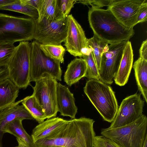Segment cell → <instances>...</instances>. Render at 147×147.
I'll use <instances>...</instances> for the list:
<instances>
[{
    "instance_id": "obj_21",
    "label": "cell",
    "mask_w": 147,
    "mask_h": 147,
    "mask_svg": "<svg viewBox=\"0 0 147 147\" xmlns=\"http://www.w3.org/2000/svg\"><path fill=\"white\" fill-rule=\"evenodd\" d=\"M19 89L9 78L0 84V109L15 102Z\"/></svg>"
},
{
    "instance_id": "obj_4",
    "label": "cell",
    "mask_w": 147,
    "mask_h": 147,
    "mask_svg": "<svg viewBox=\"0 0 147 147\" xmlns=\"http://www.w3.org/2000/svg\"><path fill=\"white\" fill-rule=\"evenodd\" d=\"M147 118L143 115L134 122L115 128L101 130L102 135L114 141L120 147H143L147 136Z\"/></svg>"
},
{
    "instance_id": "obj_42",
    "label": "cell",
    "mask_w": 147,
    "mask_h": 147,
    "mask_svg": "<svg viewBox=\"0 0 147 147\" xmlns=\"http://www.w3.org/2000/svg\"></svg>"
},
{
    "instance_id": "obj_34",
    "label": "cell",
    "mask_w": 147,
    "mask_h": 147,
    "mask_svg": "<svg viewBox=\"0 0 147 147\" xmlns=\"http://www.w3.org/2000/svg\"><path fill=\"white\" fill-rule=\"evenodd\" d=\"M8 78V71L7 66L0 67V84Z\"/></svg>"
},
{
    "instance_id": "obj_26",
    "label": "cell",
    "mask_w": 147,
    "mask_h": 147,
    "mask_svg": "<svg viewBox=\"0 0 147 147\" xmlns=\"http://www.w3.org/2000/svg\"><path fill=\"white\" fill-rule=\"evenodd\" d=\"M40 47L44 53L49 58L63 63L65 49L61 45H43Z\"/></svg>"
},
{
    "instance_id": "obj_18",
    "label": "cell",
    "mask_w": 147,
    "mask_h": 147,
    "mask_svg": "<svg viewBox=\"0 0 147 147\" xmlns=\"http://www.w3.org/2000/svg\"><path fill=\"white\" fill-rule=\"evenodd\" d=\"M23 120L17 118L8 123L5 128L4 133H8L15 136L19 147H37L32 136L24 129L22 123Z\"/></svg>"
},
{
    "instance_id": "obj_41",
    "label": "cell",
    "mask_w": 147,
    "mask_h": 147,
    "mask_svg": "<svg viewBox=\"0 0 147 147\" xmlns=\"http://www.w3.org/2000/svg\"><path fill=\"white\" fill-rule=\"evenodd\" d=\"M15 147H19L18 146H16Z\"/></svg>"
},
{
    "instance_id": "obj_5",
    "label": "cell",
    "mask_w": 147,
    "mask_h": 147,
    "mask_svg": "<svg viewBox=\"0 0 147 147\" xmlns=\"http://www.w3.org/2000/svg\"><path fill=\"white\" fill-rule=\"evenodd\" d=\"M34 22L31 18L0 13V43L13 44L34 39Z\"/></svg>"
},
{
    "instance_id": "obj_38",
    "label": "cell",
    "mask_w": 147,
    "mask_h": 147,
    "mask_svg": "<svg viewBox=\"0 0 147 147\" xmlns=\"http://www.w3.org/2000/svg\"><path fill=\"white\" fill-rule=\"evenodd\" d=\"M143 147H147V136L145 138L143 144Z\"/></svg>"
},
{
    "instance_id": "obj_19",
    "label": "cell",
    "mask_w": 147,
    "mask_h": 147,
    "mask_svg": "<svg viewBox=\"0 0 147 147\" xmlns=\"http://www.w3.org/2000/svg\"><path fill=\"white\" fill-rule=\"evenodd\" d=\"M87 69L86 63L84 59L75 58L67 66L64 76V82L71 86L85 77Z\"/></svg>"
},
{
    "instance_id": "obj_16",
    "label": "cell",
    "mask_w": 147,
    "mask_h": 147,
    "mask_svg": "<svg viewBox=\"0 0 147 147\" xmlns=\"http://www.w3.org/2000/svg\"><path fill=\"white\" fill-rule=\"evenodd\" d=\"M133 56L131 42L128 41L123 51L118 69L114 79L117 85L123 86L127 83L133 66Z\"/></svg>"
},
{
    "instance_id": "obj_36",
    "label": "cell",
    "mask_w": 147,
    "mask_h": 147,
    "mask_svg": "<svg viewBox=\"0 0 147 147\" xmlns=\"http://www.w3.org/2000/svg\"><path fill=\"white\" fill-rule=\"evenodd\" d=\"M92 52V49L88 45L82 48L81 50V53L83 57L84 55H88Z\"/></svg>"
},
{
    "instance_id": "obj_13",
    "label": "cell",
    "mask_w": 147,
    "mask_h": 147,
    "mask_svg": "<svg viewBox=\"0 0 147 147\" xmlns=\"http://www.w3.org/2000/svg\"><path fill=\"white\" fill-rule=\"evenodd\" d=\"M67 30L64 41L66 50L74 57H83L82 48L87 45L88 39L80 24L71 15L67 17Z\"/></svg>"
},
{
    "instance_id": "obj_20",
    "label": "cell",
    "mask_w": 147,
    "mask_h": 147,
    "mask_svg": "<svg viewBox=\"0 0 147 147\" xmlns=\"http://www.w3.org/2000/svg\"><path fill=\"white\" fill-rule=\"evenodd\" d=\"M138 90L147 102V61L140 57L132 66Z\"/></svg>"
},
{
    "instance_id": "obj_27",
    "label": "cell",
    "mask_w": 147,
    "mask_h": 147,
    "mask_svg": "<svg viewBox=\"0 0 147 147\" xmlns=\"http://www.w3.org/2000/svg\"><path fill=\"white\" fill-rule=\"evenodd\" d=\"M76 0H56L55 20L67 18L75 3Z\"/></svg>"
},
{
    "instance_id": "obj_31",
    "label": "cell",
    "mask_w": 147,
    "mask_h": 147,
    "mask_svg": "<svg viewBox=\"0 0 147 147\" xmlns=\"http://www.w3.org/2000/svg\"><path fill=\"white\" fill-rule=\"evenodd\" d=\"M117 0H76L75 3H80L86 5H90L92 7L100 8V7L104 6L109 7L116 2Z\"/></svg>"
},
{
    "instance_id": "obj_11",
    "label": "cell",
    "mask_w": 147,
    "mask_h": 147,
    "mask_svg": "<svg viewBox=\"0 0 147 147\" xmlns=\"http://www.w3.org/2000/svg\"><path fill=\"white\" fill-rule=\"evenodd\" d=\"M144 101L137 93L129 96L122 101L115 118L109 127L115 128L135 121L143 114Z\"/></svg>"
},
{
    "instance_id": "obj_8",
    "label": "cell",
    "mask_w": 147,
    "mask_h": 147,
    "mask_svg": "<svg viewBox=\"0 0 147 147\" xmlns=\"http://www.w3.org/2000/svg\"><path fill=\"white\" fill-rule=\"evenodd\" d=\"M127 41L108 44L105 47L99 70V80L103 83L111 84L113 82Z\"/></svg>"
},
{
    "instance_id": "obj_9",
    "label": "cell",
    "mask_w": 147,
    "mask_h": 147,
    "mask_svg": "<svg viewBox=\"0 0 147 147\" xmlns=\"http://www.w3.org/2000/svg\"><path fill=\"white\" fill-rule=\"evenodd\" d=\"M34 22V39L43 45H60L64 42L67 30V17L49 22Z\"/></svg>"
},
{
    "instance_id": "obj_23",
    "label": "cell",
    "mask_w": 147,
    "mask_h": 147,
    "mask_svg": "<svg viewBox=\"0 0 147 147\" xmlns=\"http://www.w3.org/2000/svg\"><path fill=\"white\" fill-rule=\"evenodd\" d=\"M56 0H40L37 9L38 13V22L42 20L50 22L55 20Z\"/></svg>"
},
{
    "instance_id": "obj_2",
    "label": "cell",
    "mask_w": 147,
    "mask_h": 147,
    "mask_svg": "<svg viewBox=\"0 0 147 147\" xmlns=\"http://www.w3.org/2000/svg\"><path fill=\"white\" fill-rule=\"evenodd\" d=\"M88 16L94 35L109 44L129 41L134 34L133 28L123 25L108 8L105 9L92 7Z\"/></svg>"
},
{
    "instance_id": "obj_37",
    "label": "cell",
    "mask_w": 147,
    "mask_h": 147,
    "mask_svg": "<svg viewBox=\"0 0 147 147\" xmlns=\"http://www.w3.org/2000/svg\"><path fill=\"white\" fill-rule=\"evenodd\" d=\"M16 0H0V7L13 3Z\"/></svg>"
},
{
    "instance_id": "obj_17",
    "label": "cell",
    "mask_w": 147,
    "mask_h": 147,
    "mask_svg": "<svg viewBox=\"0 0 147 147\" xmlns=\"http://www.w3.org/2000/svg\"><path fill=\"white\" fill-rule=\"evenodd\" d=\"M68 121L57 117L47 119L39 124L33 129L31 135L34 142L48 136Z\"/></svg>"
},
{
    "instance_id": "obj_15",
    "label": "cell",
    "mask_w": 147,
    "mask_h": 147,
    "mask_svg": "<svg viewBox=\"0 0 147 147\" xmlns=\"http://www.w3.org/2000/svg\"><path fill=\"white\" fill-rule=\"evenodd\" d=\"M56 99L58 111L61 115L75 118L78 108L75 104L73 94L67 87L59 82L57 84Z\"/></svg>"
},
{
    "instance_id": "obj_28",
    "label": "cell",
    "mask_w": 147,
    "mask_h": 147,
    "mask_svg": "<svg viewBox=\"0 0 147 147\" xmlns=\"http://www.w3.org/2000/svg\"><path fill=\"white\" fill-rule=\"evenodd\" d=\"M83 57L86 61L87 65L86 72L85 77L90 79L100 80L99 71L92 52L88 55L83 56Z\"/></svg>"
},
{
    "instance_id": "obj_22",
    "label": "cell",
    "mask_w": 147,
    "mask_h": 147,
    "mask_svg": "<svg viewBox=\"0 0 147 147\" xmlns=\"http://www.w3.org/2000/svg\"><path fill=\"white\" fill-rule=\"evenodd\" d=\"M22 105L39 124L47 119L45 113L34 97L32 95L23 99Z\"/></svg>"
},
{
    "instance_id": "obj_12",
    "label": "cell",
    "mask_w": 147,
    "mask_h": 147,
    "mask_svg": "<svg viewBox=\"0 0 147 147\" xmlns=\"http://www.w3.org/2000/svg\"><path fill=\"white\" fill-rule=\"evenodd\" d=\"M146 0H117L108 7L118 20L125 27L133 28L141 5Z\"/></svg>"
},
{
    "instance_id": "obj_7",
    "label": "cell",
    "mask_w": 147,
    "mask_h": 147,
    "mask_svg": "<svg viewBox=\"0 0 147 147\" xmlns=\"http://www.w3.org/2000/svg\"><path fill=\"white\" fill-rule=\"evenodd\" d=\"M31 43L20 42L7 65L9 79L19 89L30 85V57Z\"/></svg>"
},
{
    "instance_id": "obj_3",
    "label": "cell",
    "mask_w": 147,
    "mask_h": 147,
    "mask_svg": "<svg viewBox=\"0 0 147 147\" xmlns=\"http://www.w3.org/2000/svg\"><path fill=\"white\" fill-rule=\"evenodd\" d=\"M84 91L103 119L111 123L118 108L112 88L100 80L90 79L87 81Z\"/></svg>"
},
{
    "instance_id": "obj_14",
    "label": "cell",
    "mask_w": 147,
    "mask_h": 147,
    "mask_svg": "<svg viewBox=\"0 0 147 147\" xmlns=\"http://www.w3.org/2000/svg\"><path fill=\"white\" fill-rule=\"evenodd\" d=\"M23 99L0 109V147H3L2 139L6 125L14 119L21 118L24 119H32L34 118L23 105L19 104Z\"/></svg>"
},
{
    "instance_id": "obj_10",
    "label": "cell",
    "mask_w": 147,
    "mask_h": 147,
    "mask_svg": "<svg viewBox=\"0 0 147 147\" xmlns=\"http://www.w3.org/2000/svg\"><path fill=\"white\" fill-rule=\"evenodd\" d=\"M57 80L53 78L35 82L32 95L43 109L47 119L56 116L58 111L56 99Z\"/></svg>"
},
{
    "instance_id": "obj_6",
    "label": "cell",
    "mask_w": 147,
    "mask_h": 147,
    "mask_svg": "<svg viewBox=\"0 0 147 147\" xmlns=\"http://www.w3.org/2000/svg\"><path fill=\"white\" fill-rule=\"evenodd\" d=\"M40 43H31L30 57V81L35 82L47 78L61 80L62 71L59 61L47 56L40 47Z\"/></svg>"
},
{
    "instance_id": "obj_32",
    "label": "cell",
    "mask_w": 147,
    "mask_h": 147,
    "mask_svg": "<svg viewBox=\"0 0 147 147\" xmlns=\"http://www.w3.org/2000/svg\"><path fill=\"white\" fill-rule=\"evenodd\" d=\"M147 1L141 5L137 15L136 22L138 23L146 22L147 20Z\"/></svg>"
},
{
    "instance_id": "obj_25",
    "label": "cell",
    "mask_w": 147,
    "mask_h": 147,
    "mask_svg": "<svg viewBox=\"0 0 147 147\" xmlns=\"http://www.w3.org/2000/svg\"><path fill=\"white\" fill-rule=\"evenodd\" d=\"M108 44L94 35L93 37L88 39L87 45L92 49V53L98 71L103 50L106 46Z\"/></svg>"
},
{
    "instance_id": "obj_40",
    "label": "cell",
    "mask_w": 147,
    "mask_h": 147,
    "mask_svg": "<svg viewBox=\"0 0 147 147\" xmlns=\"http://www.w3.org/2000/svg\"><path fill=\"white\" fill-rule=\"evenodd\" d=\"M55 147L54 146H50V147Z\"/></svg>"
},
{
    "instance_id": "obj_39",
    "label": "cell",
    "mask_w": 147,
    "mask_h": 147,
    "mask_svg": "<svg viewBox=\"0 0 147 147\" xmlns=\"http://www.w3.org/2000/svg\"><path fill=\"white\" fill-rule=\"evenodd\" d=\"M24 147H29L28 146H24Z\"/></svg>"
},
{
    "instance_id": "obj_1",
    "label": "cell",
    "mask_w": 147,
    "mask_h": 147,
    "mask_svg": "<svg viewBox=\"0 0 147 147\" xmlns=\"http://www.w3.org/2000/svg\"><path fill=\"white\" fill-rule=\"evenodd\" d=\"M94 121L85 117L75 118L48 136L34 142L37 147H93Z\"/></svg>"
},
{
    "instance_id": "obj_24",
    "label": "cell",
    "mask_w": 147,
    "mask_h": 147,
    "mask_svg": "<svg viewBox=\"0 0 147 147\" xmlns=\"http://www.w3.org/2000/svg\"><path fill=\"white\" fill-rule=\"evenodd\" d=\"M0 9L20 13L30 16L34 21L37 20L38 18V12L36 9L22 3L20 0H16L13 3L2 6L0 7Z\"/></svg>"
},
{
    "instance_id": "obj_29",
    "label": "cell",
    "mask_w": 147,
    "mask_h": 147,
    "mask_svg": "<svg viewBox=\"0 0 147 147\" xmlns=\"http://www.w3.org/2000/svg\"><path fill=\"white\" fill-rule=\"evenodd\" d=\"M15 48L13 44L0 43V67L7 66Z\"/></svg>"
},
{
    "instance_id": "obj_33",
    "label": "cell",
    "mask_w": 147,
    "mask_h": 147,
    "mask_svg": "<svg viewBox=\"0 0 147 147\" xmlns=\"http://www.w3.org/2000/svg\"><path fill=\"white\" fill-rule=\"evenodd\" d=\"M140 58L147 61V40L146 39L142 42L139 49Z\"/></svg>"
},
{
    "instance_id": "obj_30",
    "label": "cell",
    "mask_w": 147,
    "mask_h": 147,
    "mask_svg": "<svg viewBox=\"0 0 147 147\" xmlns=\"http://www.w3.org/2000/svg\"><path fill=\"white\" fill-rule=\"evenodd\" d=\"M93 147H120L110 139L103 135L95 136Z\"/></svg>"
},
{
    "instance_id": "obj_35",
    "label": "cell",
    "mask_w": 147,
    "mask_h": 147,
    "mask_svg": "<svg viewBox=\"0 0 147 147\" xmlns=\"http://www.w3.org/2000/svg\"><path fill=\"white\" fill-rule=\"evenodd\" d=\"M40 0H20V1L23 3L29 5L37 9L39 4Z\"/></svg>"
}]
</instances>
